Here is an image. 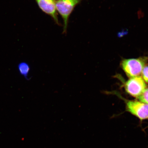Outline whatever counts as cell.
<instances>
[{
  "instance_id": "cell-1",
  "label": "cell",
  "mask_w": 148,
  "mask_h": 148,
  "mask_svg": "<svg viewBox=\"0 0 148 148\" xmlns=\"http://www.w3.org/2000/svg\"><path fill=\"white\" fill-rule=\"evenodd\" d=\"M147 60L145 57L125 59L122 61L121 66L127 76L132 78L141 75Z\"/></svg>"
},
{
  "instance_id": "cell-2",
  "label": "cell",
  "mask_w": 148,
  "mask_h": 148,
  "mask_svg": "<svg viewBox=\"0 0 148 148\" xmlns=\"http://www.w3.org/2000/svg\"><path fill=\"white\" fill-rule=\"evenodd\" d=\"M82 0H57L56 7L64 22V32L67 28L68 18L74 8Z\"/></svg>"
},
{
  "instance_id": "cell-3",
  "label": "cell",
  "mask_w": 148,
  "mask_h": 148,
  "mask_svg": "<svg viewBox=\"0 0 148 148\" xmlns=\"http://www.w3.org/2000/svg\"><path fill=\"white\" fill-rule=\"evenodd\" d=\"M147 88L144 81L141 77L131 78L125 83L126 91L131 95L138 98L143 93Z\"/></svg>"
},
{
  "instance_id": "cell-4",
  "label": "cell",
  "mask_w": 148,
  "mask_h": 148,
  "mask_svg": "<svg viewBox=\"0 0 148 148\" xmlns=\"http://www.w3.org/2000/svg\"><path fill=\"white\" fill-rule=\"evenodd\" d=\"M127 110L141 121L148 120V104L137 101H126Z\"/></svg>"
},
{
  "instance_id": "cell-5",
  "label": "cell",
  "mask_w": 148,
  "mask_h": 148,
  "mask_svg": "<svg viewBox=\"0 0 148 148\" xmlns=\"http://www.w3.org/2000/svg\"><path fill=\"white\" fill-rule=\"evenodd\" d=\"M36 1L43 12L51 16L54 21L59 24L55 0H36Z\"/></svg>"
},
{
  "instance_id": "cell-6",
  "label": "cell",
  "mask_w": 148,
  "mask_h": 148,
  "mask_svg": "<svg viewBox=\"0 0 148 148\" xmlns=\"http://www.w3.org/2000/svg\"><path fill=\"white\" fill-rule=\"evenodd\" d=\"M18 71L20 75L28 79L29 72L30 71V66L25 62H21L18 65Z\"/></svg>"
},
{
  "instance_id": "cell-7",
  "label": "cell",
  "mask_w": 148,
  "mask_h": 148,
  "mask_svg": "<svg viewBox=\"0 0 148 148\" xmlns=\"http://www.w3.org/2000/svg\"><path fill=\"white\" fill-rule=\"evenodd\" d=\"M138 98L140 102L148 104V88H146L143 93Z\"/></svg>"
},
{
  "instance_id": "cell-8",
  "label": "cell",
  "mask_w": 148,
  "mask_h": 148,
  "mask_svg": "<svg viewBox=\"0 0 148 148\" xmlns=\"http://www.w3.org/2000/svg\"><path fill=\"white\" fill-rule=\"evenodd\" d=\"M141 74L143 80L148 83V65L144 66Z\"/></svg>"
}]
</instances>
